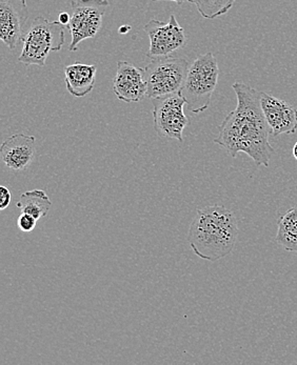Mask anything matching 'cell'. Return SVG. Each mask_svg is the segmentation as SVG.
<instances>
[{
  "instance_id": "6da1fadb",
  "label": "cell",
  "mask_w": 297,
  "mask_h": 365,
  "mask_svg": "<svg viewBox=\"0 0 297 365\" xmlns=\"http://www.w3.org/2000/svg\"><path fill=\"white\" fill-rule=\"evenodd\" d=\"M232 88L237 106L219 125V134L214 143L233 158L239 153H245L258 167H269L274 149L269 141L271 135L261 108V92L243 83H235Z\"/></svg>"
},
{
  "instance_id": "7a4b0ae2",
  "label": "cell",
  "mask_w": 297,
  "mask_h": 365,
  "mask_svg": "<svg viewBox=\"0 0 297 365\" xmlns=\"http://www.w3.org/2000/svg\"><path fill=\"white\" fill-rule=\"evenodd\" d=\"M237 236L233 212L223 205H208L197 210L188 232V242L195 255L215 262L233 252Z\"/></svg>"
},
{
  "instance_id": "3957f363",
  "label": "cell",
  "mask_w": 297,
  "mask_h": 365,
  "mask_svg": "<svg viewBox=\"0 0 297 365\" xmlns=\"http://www.w3.org/2000/svg\"><path fill=\"white\" fill-rule=\"evenodd\" d=\"M219 68L212 53L199 55L190 65L181 93L193 114L205 112L218 83Z\"/></svg>"
},
{
  "instance_id": "277c9868",
  "label": "cell",
  "mask_w": 297,
  "mask_h": 365,
  "mask_svg": "<svg viewBox=\"0 0 297 365\" xmlns=\"http://www.w3.org/2000/svg\"><path fill=\"white\" fill-rule=\"evenodd\" d=\"M64 41V26L61 22L37 16L24 35L19 61L26 66H44L51 52H59Z\"/></svg>"
},
{
  "instance_id": "5b68a950",
  "label": "cell",
  "mask_w": 297,
  "mask_h": 365,
  "mask_svg": "<svg viewBox=\"0 0 297 365\" xmlns=\"http://www.w3.org/2000/svg\"><path fill=\"white\" fill-rule=\"evenodd\" d=\"M191 63L181 57L165 56L152 59L145 68L147 97L161 98L176 94L183 88Z\"/></svg>"
},
{
  "instance_id": "8992f818",
  "label": "cell",
  "mask_w": 297,
  "mask_h": 365,
  "mask_svg": "<svg viewBox=\"0 0 297 365\" xmlns=\"http://www.w3.org/2000/svg\"><path fill=\"white\" fill-rule=\"evenodd\" d=\"M108 0H72L71 1V41L69 51L79 50V43L96 36L103 24L104 15L109 6Z\"/></svg>"
},
{
  "instance_id": "52a82bcc",
  "label": "cell",
  "mask_w": 297,
  "mask_h": 365,
  "mask_svg": "<svg viewBox=\"0 0 297 365\" xmlns=\"http://www.w3.org/2000/svg\"><path fill=\"white\" fill-rule=\"evenodd\" d=\"M186 105L181 92L153 99L154 129L159 136L183 143V132L189 123L185 113Z\"/></svg>"
},
{
  "instance_id": "ba28073f",
  "label": "cell",
  "mask_w": 297,
  "mask_h": 365,
  "mask_svg": "<svg viewBox=\"0 0 297 365\" xmlns=\"http://www.w3.org/2000/svg\"><path fill=\"white\" fill-rule=\"evenodd\" d=\"M144 30L150 39L147 56L151 59L171 56V54L183 48L187 43L185 30L181 28L174 14L171 15L167 24L157 19H151Z\"/></svg>"
},
{
  "instance_id": "9c48e42d",
  "label": "cell",
  "mask_w": 297,
  "mask_h": 365,
  "mask_svg": "<svg viewBox=\"0 0 297 365\" xmlns=\"http://www.w3.org/2000/svg\"><path fill=\"white\" fill-rule=\"evenodd\" d=\"M28 19L26 0H0V39L10 50L24 41Z\"/></svg>"
},
{
  "instance_id": "30bf717a",
  "label": "cell",
  "mask_w": 297,
  "mask_h": 365,
  "mask_svg": "<svg viewBox=\"0 0 297 365\" xmlns=\"http://www.w3.org/2000/svg\"><path fill=\"white\" fill-rule=\"evenodd\" d=\"M261 105L272 137L296 132L297 110L291 103L261 92Z\"/></svg>"
},
{
  "instance_id": "8fae6325",
  "label": "cell",
  "mask_w": 297,
  "mask_h": 365,
  "mask_svg": "<svg viewBox=\"0 0 297 365\" xmlns=\"http://www.w3.org/2000/svg\"><path fill=\"white\" fill-rule=\"evenodd\" d=\"M113 92L126 103H139L147 96V83L144 68L128 61L117 63L116 75L113 79Z\"/></svg>"
},
{
  "instance_id": "7c38bea8",
  "label": "cell",
  "mask_w": 297,
  "mask_h": 365,
  "mask_svg": "<svg viewBox=\"0 0 297 365\" xmlns=\"http://www.w3.org/2000/svg\"><path fill=\"white\" fill-rule=\"evenodd\" d=\"M35 154V137L21 133L6 139L0 149V155L4 165L9 169L16 172L28 169L34 160Z\"/></svg>"
},
{
  "instance_id": "4fadbf2b",
  "label": "cell",
  "mask_w": 297,
  "mask_h": 365,
  "mask_svg": "<svg viewBox=\"0 0 297 365\" xmlns=\"http://www.w3.org/2000/svg\"><path fill=\"white\" fill-rule=\"evenodd\" d=\"M96 66L75 63L64 68V83L72 96L81 98L90 94L96 83Z\"/></svg>"
},
{
  "instance_id": "5bb4252c",
  "label": "cell",
  "mask_w": 297,
  "mask_h": 365,
  "mask_svg": "<svg viewBox=\"0 0 297 365\" xmlns=\"http://www.w3.org/2000/svg\"><path fill=\"white\" fill-rule=\"evenodd\" d=\"M276 242L286 251L297 253V205L279 217Z\"/></svg>"
},
{
  "instance_id": "9a60e30c",
  "label": "cell",
  "mask_w": 297,
  "mask_h": 365,
  "mask_svg": "<svg viewBox=\"0 0 297 365\" xmlns=\"http://www.w3.org/2000/svg\"><path fill=\"white\" fill-rule=\"evenodd\" d=\"M52 207L50 198L43 190H33L26 192L17 202V207L21 213L29 214L39 220L46 216Z\"/></svg>"
},
{
  "instance_id": "2e32d148",
  "label": "cell",
  "mask_w": 297,
  "mask_h": 365,
  "mask_svg": "<svg viewBox=\"0 0 297 365\" xmlns=\"http://www.w3.org/2000/svg\"><path fill=\"white\" fill-rule=\"evenodd\" d=\"M189 2L195 4L199 14L206 19H215L227 14L235 0H190Z\"/></svg>"
},
{
  "instance_id": "e0dca14e",
  "label": "cell",
  "mask_w": 297,
  "mask_h": 365,
  "mask_svg": "<svg viewBox=\"0 0 297 365\" xmlns=\"http://www.w3.org/2000/svg\"><path fill=\"white\" fill-rule=\"evenodd\" d=\"M37 219L29 215V214L21 213L17 219V225L24 233H30L36 227Z\"/></svg>"
},
{
  "instance_id": "ac0fdd59",
  "label": "cell",
  "mask_w": 297,
  "mask_h": 365,
  "mask_svg": "<svg viewBox=\"0 0 297 365\" xmlns=\"http://www.w3.org/2000/svg\"><path fill=\"white\" fill-rule=\"evenodd\" d=\"M0 210H6V207L10 205L11 199H12V195H11L10 190L8 187H0Z\"/></svg>"
},
{
  "instance_id": "d6986e66",
  "label": "cell",
  "mask_w": 297,
  "mask_h": 365,
  "mask_svg": "<svg viewBox=\"0 0 297 365\" xmlns=\"http://www.w3.org/2000/svg\"><path fill=\"white\" fill-rule=\"evenodd\" d=\"M71 21V14L68 12H61L59 14V21L61 22L63 26H68L69 22Z\"/></svg>"
},
{
  "instance_id": "ffe728a7",
  "label": "cell",
  "mask_w": 297,
  "mask_h": 365,
  "mask_svg": "<svg viewBox=\"0 0 297 365\" xmlns=\"http://www.w3.org/2000/svg\"><path fill=\"white\" fill-rule=\"evenodd\" d=\"M152 1H163V0H152ZM168 1H174L177 4H183L185 2H189L190 0H168Z\"/></svg>"
},
{
  "instance_id": "44dd1931",
  "label": "cell",
  "mask_w": 297,
  "mask_h": 365,
  "mask_svg": "<svg viewBox=\"0 0 297 365\" xmlns=\"http://www.w3.org/2000/svg\"><path fill=\"white\" fill-rule=\"evenodd\" d=\"M131 30L130 26H123L121 29H119V33H121V34H126V33H128L129 31Z\"/></svg>"
},
{
  "instance_id": "7402d4cb",
  "label": "cell",
  "mask_w": 297,
  "mask_h": 365,
  "mask_svg": "<svg viewBox=\"0 0 297 365\" xmlns=\"http://www.w3.org/2000/svg\"><path fill=\"white\" fill-rule=\"evenodd\" d=\"M292 153H293L294 158L297 160V141L296 143V145H294L293 150H292Z\"/></svg>"
}]
</instances>
